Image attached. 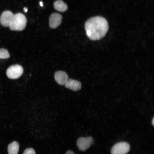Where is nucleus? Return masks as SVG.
I'll return each mask as SVG.
<instances>
[{
	"mask_svg": "<svg viewBox=\"0 0 154 154\" xmlns=\"http://www.w3.org/2000/svg\"><path fill=\"white\" fill-rule=\"evenodd\" d=\"M54 9L57 11L60 12H64L68 9L67 4L61 0H57L54 3Z\"/></svg>",
	"mask_w": 154,
	"mask_h": 154,
	"instance_id": "nucleus-10",
	"label": "nucleus"
},
{
	"mask_svg": "<svg viewBox=\"0 0 154 154\" xmlns=\"http://www.w3.org/2000/svg\"><path fill=\"white\" fill-rule=\"evenodd\" d=\"M23 154H36L35 150L32 148L26 149L24 151Z\"/></svg>",
	"mask_w": 154,
	"mask_h": 154,
	"instance_id": "nucleus-13",
	"label": "nucleus"
},
{
	"mask_svg": "<svg viewBox=\"0 0 154 154\" xmlns=\"http://www.w3.org/2000/svg\"><path fill=\"white\" fill-rule=\"evenodd\" d=\"M93 141V139L91 137H80L77 140V145L80 150L84 151L90 147Z\"/></svg>",
	"mask_w": 154,
	"mask_h": 154,
	"instance_id": "nucleus-5",
	"label": "nucleus"
},
{
	"mask_svg": "<svg viewBox=\"0 0 154 154\" xmlns=\"http://www.w3.org/2000/svg\"><path fill=\"white\" fill-rule=\"evenodd\" d=\"M130 149L129 144L126 142H120L117 143L112 148L111 154H126Z\"/></svg>",
	"mask_w": 154,
	"mask_h": 154,
	"instance_id": "nucleus-4",
	"label": "nucleus"
},
{
	"mask_svg": "<svg viewBox=\"0 0 154 154\" xmlns=\"http://www.w3.org/2000/svg\"><path fill=\"white\" fill-rule=\"evenodd\" d=\"M85 29L88 37L91 40H98L103 38L109 29L108 22L101 16L91 17L85 24Z\"/></svg>",
	"mask_w": 154,
	"mask_h": 154,
	"instance_id": "nucleus-1",
	"label": "nucleus"
},
{
	"mask_svg": "<svg viewBox=\"0 0 154 154\" xmlns=\"http://www.w3.org/2000/svg\"><path fill=\"white\" fill-rule=\"evenodd\" d=\"M27 23V19L25 15L18 13L14 15L9 27L12 31H21L25 28Z\"/></svg>",
	"mask_w": 154,
	"mask_h": 154,
	"instance_id": "nucleus-2",
	"label": "nucleus"
},
{
	"mask_svg": "<svg viewBox=\"0 0 154 154\" xmlns=\"http://www.w3.org/2000/svg\"><path fill=\"white\" fill-rule=\"evenodd\" d=\"M56 82L59 85H64L68 80V76L64 72L59 71L56 72L54 75Z\"/></svg>",
	"mask_w": 154,
	"mask_h": 154,
	"instance_id": "nucleus-8",
	"label": "nucleus"
},
{
	"mask_svg": "<svg viewBox=\"0 0 154 154\" xmlns=\"http://www.w3.org/2000/svg\"><path fill=\"white\" fill-rule=\"evenodd\" d=\"M19 149L18 143L14 141L9 144L8 147V154H18Z\"/></svg>",
	"mask_w": 154,
	"mask_h": 154,
	"instance_id": "nucleus-11",
	"label": "nucleus"
},
{
	"mask_svg": "<svg viewBox=\"0 0 154 154\" xmlns=\"http://www.w3.org/2000/svg\"><path fill=\"white\" fill-rule=\"evenodd\" d=\"M24 11L25 12H27L28 11V9L27 8L25 7L24 8Z\"/></svg>",
	"mask_w": 154,
	"mask_h": 154,
	"instance_id": "nucleus-15",
	"label": "nucleus"
},
{
	"mask_svg": "<svg viewBox=\"0 0 154 154\" xmlns=\"http://www.w3.org/2000/svg\"><path fill=\"white\" fill-rule=\"evenodd\" d=\"M23 72V69L22 66L15 64L11 66L7 69L6 74L11 79H16L20 77Z\"/></svg>",
	"mask_w": 154,
	"mask_h": 154,
	"instance_id": "nucleus-3",
	"label": "nucleus"
},
{
	"mask_svg": "<svg viewBox=\"0 0 154 154\" xmlns=\"http://www.w3.org/2000/svg\"><path fill=\"white\" fill-rule=\"evenodd\" d=\"M14 14L11 11L6 10L3 11L0 17V23L4 27H9Z\"/></svg>",
	"mask_w": 154,
	"mask_h": 154,
	"instance_id": "nucleus-6",
	"label": "nucleus"
},
{
	"mask_svg": "<svg viewBox=\"0 0 154 154\" xmlns=\"http://www.w3.org/2000/svg\"><path fill=\"white\" fill-rule=\"evenodd\" d=\"M64 85L66 88L74 91L80 90L81 87L80 82L71 79H68Z\"/></svg>",
	"mask_w": 154,
	"mask_h": 154,
	"instance_id": "nucleus-9",
	"label": "nucleus"
},
{
	"mask_svg": "<svg viewBox=\"0 0 154 154\" xmlns=\"http://www.w3.org/2000/svg\"><path fill=\"white\" fill-rule=\"evenodd\" d=\"M62 19V15L58 13H53L50 15L49 18V25L52 29H55L61 24Z\"/></svg>",
	"mask_w": 154,
	"mask_h": 154,
	"instance_id": "nucleus-7",
	"label": "nucleus"
},
{
	"mask_svg": "<svg viewBox=\"0 0 154 154\" xmlns=\"http://www.w3.org/2000/svg\"><path fill=\"white\" fill-rule=\"evenodd\" d=\"M9 52L6 49L0 48V58L7 59L10 57Z\"/></svg>",
	"mask_w": 154,
	"mask_h": 154,
	"instance_id": "nucleus-12",
	"label": "nucleus"
},
{
	"mask_svg": "<svg viewBox=\"0 0 154 154\" xmlns=\"http://www.w3.org/2000/svg\"><path fill=\"white\" fill-rule=\"evenodd\" d=\"M65 154H75L71 150H68L67 151Z\"/></svg>",
	"mask_w": 154,
	"mask_h": 154,
	"instance_id": "nucleus-14",
	"label": "nucleus"
},
{
	"mask_svg": "<svg viewBox=\"0 0 154 154\" xmlns=\"http://www.w3.org/2000/svg\"><path fill=\"white\" fill-rule=\"evenodd\" d=\"M40 6L41 7L43 6V3L42 2V1H40Z\"/></svg>",
	"mask_w": 154,
	"mask_h": 154,
	"instance_id": "nucleus-16",
	"label": "nucleus"
},
{
	"mask_svg": "<svg viewBox=\"0 0 154 154\" xmlns=\"http://www.w3.org/2000/svg\"><path fill=\"white\" fill-rule=\"evenodd\" d=\"M152 123L153 125H154V117H153V119L152 121Z\"/></svg>",
	"mask_w": 154,
	"mask_h": 154,
	"instance_id": "nucleus-17",
	"label": "nucleus"
}]
</instances>
